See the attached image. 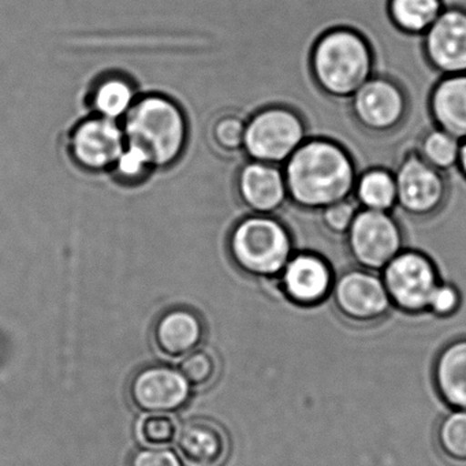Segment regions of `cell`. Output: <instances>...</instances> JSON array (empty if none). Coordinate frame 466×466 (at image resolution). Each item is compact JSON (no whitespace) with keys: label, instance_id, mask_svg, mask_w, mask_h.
<instances>
[{"label":"cell","instance_id":"1","mask_svg":"<svg viewBox=\"0 0 466 466\" xmlns=\"http://www.w3.org/2000/svg\"><path fill=\"white\" fill-rule=\"evenodd\" d=\"M356 181L350 157L329 141H308L291 154L286 165V189L293 203L304 208H326L345 200Z\"/></svg>","mask_w":466,"mask_h":466},{"label":"cell","instance_id":"2","mask_svg":"<svg viewBox=\"0 0 466 466\" xmlns=\"http://www.w3.org/2000/svg\"><path fill=\"white\" fill-rule=\"evenodd\" d=\"M124 133L127 146L143 151L152 167H168L187 146V116L170 97L147 95L125 116Z\"/></svg>","mask_w":466,"mask_h":466},{"label":"cell","instance_id":"3","mask_svg":"<svg viewBox=\"0 0 466 466\" xmlns=\"http://www.w3.org/2000/svg\"><path fill=\"white\" fill-rule=\"evenodd\" d=\"M312 72L327 94L353 96L373 73L370 46L351 29H334L316 43Z\"/></svg>","mask_w":466,"mask_h":466},{"label":"cell","instance_id":"4","mask_svg":"<svg viewBox=\"0 0 466 466\" xmlns=\"http://www.w3.org/2000/svg\"><path fill=\"white\" fill-rule=\"evenodd\" d=\"M291 247L286 226L267 215L245 218L230 237L237 266L256 277H274L282 272L290 260Z\"/></svg>","mask_w":466,"mask_h":466},{"label":"cell","instance_id":"5","mask_svg":"<svg viewBox=\"0 0 466 466\" xmlns=\"http://www.w3.org/2000/svg\"><path fill=\"white\" fill-rule=\"evenodd\" d=\"M305 138L304 122L286 107H267L253 116L245 127L244 147L258 162H283Z\"/></svg>","mask_w":466,"mask_h":466},{"label":"cell","instance_id":"6","mask_svg":"<svg viewBox=\"0 0 466 466\" xmlns=\"http://www.w3.org/2000/svg\"><path fill=\"white\" fill-rule=\"evenodd\" d=\"M383 282L391 304L408 313L428 310L439 277L435 264L419 252L408 250L384 267Z\"/></svg>","mask_w":466,"mask_h":466},{"label":"cell","instance_id":"7","mask_svg":"<svg viewBox=\"0 0 466 466\" xmlns=\"http://www.w3.org/2000/svg\"><path fill=\"white\" fill-rule=\"evenodd\" d=\"M402 236L392 217L383 211L360 212L349 228V249L354 261L368 271H379L402 249Z\"/></svg>","mask_w":466,"mask_h":466},{"label":"cell","instance_id":"8","mask_svg":"<svg viewBox=\"0 0 466 466\" xmlns=\"http://www.w3.org/2000/svg\"><path fill=\"white\" fill-rule=\"evenodd\" d=\"M335 307L351 323L381 320L391 307L383 279L368 269H349L332 286Z\"/></svg>","mask_w":466,"mask_h":466},{"label":"cell","instance_id":"9","mask_svg":"<svg viewBox=\"0 0 466 466\" xmlns=\"http://www.w3.org/2000/svg\"><path fill=\"white\" fill-rule=\"evenodd\" d=\"M129 397L135 408L144 413L170 414L187 405L190 384L181 370L167 365H149L133 375Z\"/></svg>","mask_w":466,"mask_h":466},{"label":"cell","instance_id":"10","mask_svg":"<svg viewBox=\"0 0 466 466\" xmlns=\"http://www.w3.org/2000/svg\"><path fill=\"white\" fill-rule=\"evenodd\" d=\"M127 148L124 127L105 116L84 119L73 130L70 149L76 162L91 171L114 167Z\"/></svg>","mask_w":466,"mask_h":466},{"label":"cell","instance_id":"11","mask_svg":"<svg viewBox=\"0 0 466 466\" xmlns=\"http://www.w3.org/2000/svg\"><path fill=\"white\" fill-rule=\"evenodd\" d=\"M424 48L431 64L443 75L466 72V7H444L424 34Z\"/></svg>","mask_w":466,"mask_h":466},{"label":"cell","instance_id":"12","mask_svg":"<svg viewBox=\"0 0 466 466\" xmlns=\"http://www.w3.org/2000/svg\"><path fill=\"white\" fill-rule=\"evenodd\" d=\"M353 111L367 129L390 132L405 119L406 100L397 84L386 78H375L367 81L354 94Z\"/></svg>","mask_w":466,"mask_h":466},{"label":"cell","instance_id":"13","mask_svg":"<svg viewBox=\"0 0 466 466\" xmlns=\"http://www.w3.org/2000/svg\"><path fill=\"white\" fill-rule=\"evenodd\" d=\"M334 274L321 256L301 253L290 258L282 271V288L294 304L312 307L329 297Z\"/></svg>","mask_w":466,"mask_h":466},{"label":"cell","instance_id":"14","mask_svg":"<svg viewBox=\"0 0 466 466\" xmlns=\"http://www.w3.org/2000/svg\"><path fill=\"white\" fill-rule=\"evenodd\" d=\"M400 207L413 215L430 214L444 198V181L427 163L411 154L397 170Z\"/></svg>","mask_w":466,"mask_h":466},{"label":"cell","instance_id":"15","mask_svg":"<svg viewBox=\"0 0 466 466\" xmlns=\"http://www.w3.org/2000/svg\"><path fill=\"white\" fill-rule=\"evenodd\" d=\"M177 447L189 466H222L228 460L230 441L219 422L195 417L179 428Z\"/></svg>","mask_w":466,"mask_h":466},{"label":"cell","instance_id":"16","mask_svg":"<svg viewBox=\"0 0 466 466\" xmlns=\"http://www.w3.org/2000/svg\"><path fill=\"white\" fill-rule=\"evenodd\" d=\"M203 340V319L189 308L166 310L154 327V342L157 350L171 359L185 357L198 350Z\"/></svg>","mask_w":466,"mask_h":466},{"label":"cell","instance_id":"17","mask_svg":"<svg viewBox=\"0 0 466 466\" xmlns=\"http://www.w3.org/2000/svg\"><path fill=\"white\" fill-rule=\"evenodd\" d=\"M238 190L247 206L261 215L279 209L288 193L285 176L279 168L258 160L242 167Z\"/></svg>","mask_w":466,"mask_h":466},{"label":"cell","instance_id":"18","mask_svg":"<svg viewBox=\"0 0 466 466\" xmlns=\"http://www.w3.org/2000/svg\"><path fill=\"white\" fill-rule=\"evenodd\" d=\"M433 121L455 140L466 138V75L439 81L431 97Z\"/></svg>","mask_w":466,"mask_h":466},{"label":"cell","instance_id":"19","mask_svg":"<svg viewBox=\"0 0 466 466\" xmlns=\"http://www.w3.org/2000/svg\"><path fill=\"white\" fill-rule=\"evenodd\" d=\"M433 380L447 405L466 410V338L441 349L433 367Z\"/></svg>","mask_w":466,"mask_h":466},{"label":"cell","instance_id":"20","mask_svg":"<svg viewBox=\"0 0 466 466\" xmlns=\"http://www.w3.org/2000/svg\"><path fill=\"white\" fill-rule=\"evenodd\" d=\"M444 7L446 0H387L392 23L408 34L424 35Z\"/></svg>","mask_w":466,"mask_h":466},{"label":"cell","instance_id":"21","mask_svg":"<svg viewBox=\"0 0 466 466\" xmlns=\"http://www.w3.org/2000/svg\"><path fill=\"white\" fill-rule=\"evenodd\" d=\"M136 89L127 78L111 76L97 84L92 94V108L97 116L116 119L127 116L136 103Z\"/></svg>","mask_w":466,"mask_h":466},{"label":"cell","instance_id":"22","mask_svg":"<svg viewBox=\"0 0 466 466\" xmlns=\"http://www.w3.org/2000/svg\"><path fill=\"white\" fill-rule=\"evenodd\" d=\"M397 198V185L386 170L367 171L357 181V200L373 211L392 209Z\"/></svg>","mask_w":466,"mask_h":466},{"label":"cell","instance_id":"23","mask_svg":"<svg viewBox=\"0 0 466 466\" xmlns=\"http://www.w3.org/2000/svg\"><path fill=\"white\" fill-rule=\"evenodd\" d=\"M438 446L450 462L466 466V410L454 411L441 419L438 427Z\"/></svg>","mask_w":466,"mask_h":466},{"label":"cell","instance_id":"24","mask_svg":"<svg viewBox=\"0 0 466 466\" xmlns=\"http://www.w3.org/2000/svg\"><path fill=\"white\" fill-rule=\"evenodd\" d=\"M422 157L439 170H447L458 163L460 147L457 140L443 130L433 129L420 144Z\"/></svg>","mask_w":466,"mask_h":466},{"label":"cell","instance_id":"25","mask_svg":"<svg viewBox=\"0 0 466 466\" xmlns=\"http://www.w3.org/2000/svg\"><path fill=\"white\" fill-rule=\"evenodd\" d=\"M179 370L190 387L206 389L207 386L214 383L219 368L214 354L207 350H195L185 356Z\"/></svg>","mask_w":466,"mask_h":466},{"label":"cell","instance_id":"26","mask_svg":"<svg viewBox=\"0 0 466 466\" xmlns=\"http://www.w3.org/2000/svg\"><path fill=\"white\" fill-rule=\"evenodd\" d=\"M138 435L148 446H167L176 441L178 435V425L170 414H147L138 425Z\"/></svg>","mask_w":466,"mask_h":466},{"label":"cell","instance_id":"27","mask_svg":"<svg viewBox=\"0 0 466 466\" xmlns=\"http://www.w3.org/2000/svg\"><path fill=\"white\" fill-rule=\"evenodd\" d=\"M152 166L148 157L136 147L127 146L119 159L114 165L116 176L124 181H141L146 178Z\"/></svg>","mask_w":466,"mask_h":466},{"label":"cell","instance_id":"28","mask_svg":"<svg viewBox=\"0 0 466 466\" xmlns=\"http://www.w3.org/2000/svg\"><path fill=\"white\" fill-rule=\"evenodd\" d=\"M244 119L239 116H223L218 119L214 127V140L220 148L228 151H237L244 146L245 140Z\"/></svg>","mask_w":466,"mask_h":466},{"label":"cell","instance_id":"29","mask_svg":"<svg viewBox=\"0 0 466 466\" xmlns=\"http://www.w3.org/2000/svg\"><path fill=\"white\" fill-rule=\"evenodd\" d=\"M356 209V201H339V203L326 207L321 219L329 230L342 234L350 228L357 214Z\"/></svg>","mask_w":466,"mask_h":466},{"label":"cell","instance_id":"30","mask_svg":"<svg viewBox=\"0 0 466 466\" xmlns=\"http://www.w3.org/2000/svg\"><path fill=\"white\" fill-rule=\"evenodd\" d=\"M129 466H182V462L171 450L148 447L133 452Z\"/></svg>","mask_w":466,"mask_h":466},{"label":"cell","instance_id":"31","mask_svg":"<svg viewBox=\"0 0 466 466\" xmlns=\"http://www.w3.org/2000/svg\"><path fill=\"white\" fill-rule=\"evenodd\" d=\"M460 304V291L449 283H444V285L439 283L438 288L433 291L428 310H432L436 316L447 318V316H451L452 313L457 312Z\"/></svg>","mask_w":466,"mask_h":466},{"label":"cell","instance_id":"32","mask_svg":"<svg viewBox=\"0 0 466 466\" xmlns=\"http://www.w3.org/2000/svg\"><path fill=\"white\" fill-rule=\"evenodd\" d=\"M458 165H460V168L461 171H462L463 176L466 177V141L460 148V154H458Z\"/></svg>","mask_w":466,"mask_h":466}]
</instances>
